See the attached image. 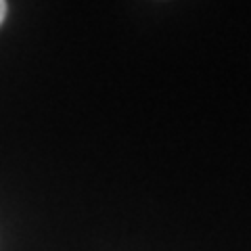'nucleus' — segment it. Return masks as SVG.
Listing matches in <instances>:
<instances>
[{"label": "nucleus", "mask_w": 251, "mask_h": 251, "mask_svg": "<svg viewBox=\"0 0 251 251\" xmlns=\"http://www.w3.org/2000/svg\"><path fill=\"white\" fill-rule=\"evenodd\" d=\"M6 9H9V6H6V2H4V0H0V25H2V21H4V17H6Z\"/></svg>", "instance_id": "obj_1"}]
</instances>
